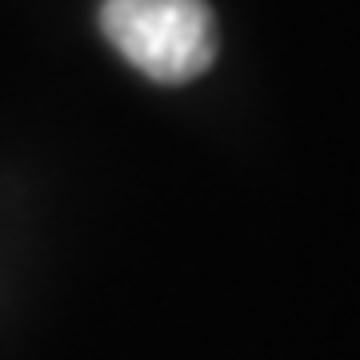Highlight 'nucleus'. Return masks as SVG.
Here are the masks:
<instances>
[{"mask_svg": "<svg viewBox=\"0 0 360 360\" xmlns=\"http://www.w3.org/2000/svg\"><path fill=\"white\" fill-rule=\"evenodd\" d=\"M101 32L156 84H188L212 68L220 52L208 0H104Z\"/></svg>", "mask_w": 360, "mask_h": 360, "instance_id": "1", "label": "nucleus"}]
</instances>
